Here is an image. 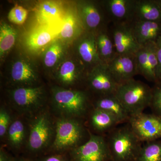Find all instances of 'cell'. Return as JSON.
<instances>
[{
  "label": "cell",
  "mask_w": 161,
  "mask_h": 161,
  "mask_svg": "<svg viewBox=\"0 0 161 161\" xmlns=\"http://www.w3.org/2000/svg\"><path fill=\"white\" fill-rule=\"evenodd\" d=\"M111 131L107 140L111 161H136L142 147V142L129 123Z\"/></svg>",
  "instance_id": "6da1fadb"
},
{
  "label": "cell",
  "mask_w": 161,
  "mask_h": 161,
  "mask_svg": "<svg viewBox=\"0 0 161 161\" xmlns=\"http://www.w3.org/2000/svg\"><path fill=\"white\" fill-rule=\"evenodd\" d=\"M115 95L132 116L142 113L150 106L152 88L133 78L119 84Z\"/></svg>",
  "instance_id": "7a4b0ae2"
},
{
  "label": "cell",
  "mask_w": 161,
  "mask_h": 161,
  "mask_svg": "<svg viewBox=\"0 0 161 161\" xmlns=\"http://www.w3.org/2000/svg\"><path fill=\"white\" fill-rule=\"evenodd\" d=\"M53 102L56 111L63 117L76 118L86 113L88 97L82 91L55 87L53 90Z\"/></svg>",
  "instance_id": "3957f363"
},
{
  "label": "cell",
  "mask_w": 161,
  "mask_h": 161,
  "mask_svg": "<svg viewBox=\"0 0 161 161\" xmlns=\"http://www.w3.org/2000/svg\"><path fill=\"white\" fill-rule=\"evenodd\" d=\"M54 139L52 149L56 151H63L80 146L85 130L82 124L76 118L63 117L57 121Z\"/></svg>",
  "instance_id": "277c9868"
},
{
  "label": "cell",
  "mask_w": 161,
  "mask_h": 161,
  "mask_svg": "<svg viewBox=\"0 0 161 161\" xmlns=\"http://www.w3.org/2000/svg\"><path fill=\"white\" fill-rule=\"evenodd\" d=\"M27 148L32 152L42 151L51 142L55 136V128L48 113L40 112L30 124Z\"/></svg>",
  "instance_id": "5b68a950"
},
{
  "label": "cell",
  "mask_w": 161,
  "mask_h": 161,
  "mask_svg": "<svg viewBox=\"0 0 161 161\" xmlns=\"http://www.w3.org/2000/svg\"><path fill=\"white\" fill-rule=\"evenodd\" d=\"M71 157L72 161H111L106 139L92 133L85 143L71 150Z\"/></svg>",
  "instance_id": "8992f818"
},
{
  "label": "cell",
  "mask_w": 161,
  "mask_h": 161,
  "mask_svg": "<svg viewBox=\"0 0 161 161\" xmlns=\"http://www.w3.org/2000/svg\"><path fill=\"white\" fill-rule=\"evenodd\" d=\"M10 97L18 110L32 113L40 110L43 105L45 94L41 86H23L12 90Z\"/></svg>",
  "instance_id": "52a82bcc"
},
{
  "label": "cell",
  "mask_w": 161,
  "mask_h": 161,
  "mask_svg": "<svg viewBox=\"0 0 161 161\" xmlns=\"http://www.w3.org/2000/svg\"><path fill=\"white\" fill-rule=\"evenodd\" d=\"M78 15L85 31L95 34L108 27L109 21L100 2L98 5L93 1H80L77 8Z\"/></svg>",
  "instance_id": "ba28073f"
},
{
  "label": "cell",
  "mask_w": 161,
  "mask_h": 161,
  "mask_svg": "<svg viewBox=\"0 0 161 161\" xmlns=\"http://www.w3.org/2000/svg\"><path fill=\"white\" fill-rule=\"evenodd\" d=\"M132 131L141 142H150L161 138V118L143 112L131 116L128 122Z\"/></svg>",
  "instance_id": "9c48e42d"
},
{
  "label": "cell",
  "mask_w": 161,
  "mask_h": 161,
  "mask_svg": "<svg viewBox=\"0 0 161 161\" xmlns=\"http://www.w3.org/2000/svg\"><path fill=\"white\" fill-rule=\"evenodd\" d=\"M86 80L91 90L99 97L115 94L119 85L111 75L108 65L103 63L88 72Z\"/></svg>",
  "instance_id": "30bf717a"
},
{
  "label": "cell",
  "mask_w": 161,
  "mask_h": 161,
  "mask_svg": "<svg viewBox=\"0 0 161 161\" xmlns=\"http://www.w3.org/2000/svg\"><path fill=\"white\" fill-rule=\"evenodd\" d=\"M110 31L117 54L135 55L142 46L136 39L131 23L112 25Z\"/></svg>",
  "instance_id": "8fae6325"
},
{
  "label": "cell",
  "mask_w": 161,
  "mask_h": 161,
  "mask_svg": "<svg viewBox=\"0 0 161 161\" xmlns=\"http://www.w3.org/2000/svg\"><path fill=\"white\" fill-rule=\"evenodd\" d=\"M107 65L118 84L133 79L134 76L138 75L136 54H117Z\"/></svg>",
  "instance_id": "7c38bea8"
},
{
  "label": "cell",
  "mask_w": 161,
  "mask_h": 161,
  "mask_svg": "<svg viewBox=\"0 0 161 161\" xmlns=\"http://www.w3.org/2000/svg\"><path fill=\"white\" fill-rule=\"evenodd\" d=\"M134 0H105L102 5L112 25L131 23Z\"/></svg>",
  "instance_id": "4fadbf2b"
},
{
  "label": "cell",
  "mask_w": 161,
  "mask_h": 161,
  "mask_svg": "<svg viewBox=\"0 0 161 161\" xmlns=\"http://www.w3.org/2000/svg\"><path fill=\"white\" fill-rule=\"evenodd\" d=\"M77 44V53L84 67L90 69V71L99 64L101 60L96 44L95 34L85 31L79 37Z\"/></svg>",
  "instance_id": "5bb4252c"
},
{
  "label": "cell",
  "mask_w": 161,
  "mask_h": 161,
  "mask_svg": "<svg viewBox=\"0 0 161 161\" xmlns=\"http://www.w3.org/2000/svg\"><path fill=\"white\" fill-rule=\"evenodd\" d=\"M51 27L41 25L29 32L24 40L27 50L33 53H38L53 42L57 34Z\"/></svg>",
  "instance_id": "9a60e30c"
},
{
  "label": "cell",
  "mask_w": 161,
  "mask_h": 161,
  "mask_svg": "<svg viewBox=\"0 0 161 161\" xmlns=\"http://www.w3.org/2000/svg\"><path fill=\"white\" fill-rule=\"evenodd\" d=\"M94 108L108 112L114 116L119 124L129 122L131 117L130 112L115 94L99 97L95 102Z\"/></svg>",
  "instance_id": "2e32d148"
},
{
  "label": "cell",
  "mask_w": 161,
  "mask_h": 161,
  "mask_svg": "<svg viewBox=\"0 0 161 161\" xmlns=\"http://www.w3.org/2000/svg\"><path fill=\"white\" fill-rule=\"evenodd\" d=\"M131 25L136 39L140 45L156 42L161 36V22L134 21Z\"/></svg>",
  "instance_id": "e0dca14e"
},
{
  "label": "cell",
  "mask_w": 161,
  "mask_h": 161,
  "mask_svg": "<svg viewBox=\"0 0 161 161\" xmlns=\"http://www.w3.org/2000/svg\"><path fill=\"white\" fill-rule=\"evenodd\" d=\"M132 18V22H161V10L156 0H134Z\"/></svg>",
  "instance_id": "ac0fdd59"
},
{
  "label": "cell",
  "mask_w": 161,
  "mask_h": 161,
  "mask_svg": "<svg viewBox=\"0 0 161 161\" xmlns=\"http://www.w3.org/2000/svg\"><path fill=\"white\" fill-rule=\"evenodd\" d=\"M12 81L20 87L32 86L38 80V75L32 66L26 60L16 61L11 68Z\"/></svg>",
  "instance_id": "d6986e66"
},
{
  "label": "cell",
  "mask_w": 161,
  "mask_h": 161,
  "mask_svg": "<svg viewBox=\"0 0 161 161\" xmlns=\"http://www.w3.org/2000/svg\"><path fill=\"white\" fill-rule=\"evenodd\" d=\"M95 36L100 60L108 64L117 54L110 29L107 27L95 33Z\"/></svg>",
  "instance_id": "ffe728a7"
},
{
  "label": "cell",
  "mask_w": 161,
  "mask_h": 161,
  "mask_svg": "<svg viewBox=\"0 0 161 161\" xmlns=\"http://www.w3.org/2000/svg\"><path fill=\"white\" fill-rule=\"evenodd\" d=\"M62 12L63 9L59 3L44 1L37 6L36 16L41 25L51 26L60 19Z\"/></svg>",
  "instance_id": "44dd1931"
},
{
  "label": "cell",
  "mask_w": 161,
  "mask_h": 161,
  "mask_svg": "<svg viewBox=\"0 0 161 161\" xmlns=\"http://www.w3.org/2000/svg\"><path fill=\"white\" fill-rule=\"evenodd\" d=\"M85 31L78 11H69L64 15L60 32V38L64 40L79 38Z\"/></svg>",
  "instance_id": "7402d4cb"
},
{
  "label": "cell",
  "mask_w": 161,
  "mask_h": 161,
  "mask_svg": "<svg viewBox=\"0 0 161 161\" xmlns=\"http://www.w3.org/2000/svg\"><path fill=\"white\" fill-rule=\"evenodd\" d=\"M90 122L93 129L100 132L111 131L119 124L117 119L108 112L95 108L90 115Z\"/></svg>",
  "instance_id": "603a6c76"
},
{
  "label": "cell",
  "mask_w": 161,
  "mask_h": 161,
  "mask_svg": "<svg viewBox=\"0 0 161 161\" xmlns=\"http://www.w3.org/2000/svg\"><path fill=\"white\" fill-rule=\"evenodd\" d=\"M6 136L11 148L16 150L20 149L26 140V128L23 121L20 119L13 120Z\"/></svg>",
  "instance_id": "cb8c5ba5"
},
{
  "label": "cell",
  "mask_w": 161,
  "mask_h": 161,
  "mask_svg": "<svg viewBox=\"0 0 161 161\" xmlns=\"http://www.w3.org/2000/svg\"><path fill=\"white\" fill-rule=\"evenodd\" d=\"M78 66L73 61H64L58 71V80L64 85H74L82 78L84 69H80Z\"/></svg>",
  "instance_id": "d4e9b609"
},
{
  "label": "cell",
  "mask_w": 161,
  "mask_h": 161,
  "mask_svg": "<svg viewBox=\"0 0 161 161\" xmlns=\"http://www.w3.org/2000/svg\"><path fill=\"white\" fill-rule=\"evenodd\" d=\"M17 32L13 26L4 22L0 26V55L3 57L14 46Z\"/></svg>",
  "instance_id": "484cf974"
},
{
  "label": "cell",
  "mask_w": 161,
  "mask_h": 161,
  "mask_svg": "<svg viewBox=\"0 0 161 161\" xmlns=\"http://www.w3.org/2000/svg\"><path fill=\"white\" fill-rule=\"evenodd\" d=\"M136 161H161V141L148 142L142 147Z\"/></svg>",
  "instance_id": "4316f807"
},
{
  "label": "cell",
  "mask_w": 161,
  "mask_h": 161,
  "mask_svg": "<svg viewBox=\"0 0 161 161\" xmlns=\"http://www.w3.org/2000/svg\"><path fill=\"white\" fill-rule=\"evenodd\" d=\"M148 49V68L146 78L148 81L157 82L156 74L158 61L156 42H150L146 43Z\"/></svg>",
  "instance_id": "83f0119b"
},
{
  "label": "cell",
  "mask_w": 161,
  "mask_h": 161,
  "mask_svg": "<svg viewBox=\"0 0 161 161\" xmlns=\"http://www.w3.org/2000/svg\"><path fill=\"white\" fill-rule=\"evenodd\" d=\"M64 48L62 43L55 40L47 47L44 55V63L46 67H53L63 55Z\"/></svg>",
  "instance_id": "f1b7e54d"
},
{
  "label": "cell",
  "mask_w": 161,
  "mask_h": 161,
  "mask_svg": "<svg viewBox=\"0 0 161 161\" xmlns=\"http://www.w3.org/2000/svg\"><path fill=\"white\" fill-rule=\"evenodd\" d=\"M136 66L138 75L147 78L148 68V49L147 44L142 45L136 54Z\"/></svg>",
  "instance_id": "f546056e"
},
{
  "label": "cell",
  "mask_w": 161,
  "mask_h": 161,
  "mask_svg": "<svg viewBox=\"0 0 161 161\" xmlns=\"http://www.w3.org/2000/svg\"><path fill=\"white\" fill-rule=\"evenodd\" d=\"M152 88V98L150 106L155 112V115L161 118V81L155 82Z\"/></svg>",
  "instance_id": "4dcf8cb0"
},
{
  "label": "cell",
  "mask_w": 161,
  "mask_h": 161,
  "mask_svg": "<svg viewBox=\"0 0 161 161\" xmlns=\"http://www.w3.org/2000/svg\"><path fill=\"white\" fill-rule=\"evenodd\" d=\"M28 11L23 6H16L10 9L8 14V19L11 23L21 25L26 21Z\"/></svg>",
  "instance_id": "1f68e13d"
},
{
  "label": "cell",
  "mask_w": 161,
  "mask_h": 161,
  "mask_svg": "<svg viewBox=\"0 0 161 161\" xmlns=\"http://www.w3.org/2000/svg\"><path fill=\"white\" fill-rule=\"evenodd\" d=\"M12 121L8 111L5 108L1 107L0 109V136L1 138L6 136Z\"/></svg>",
  "instance_id": "d6a6232c"
},
{
  "label": "cell",
  "mask_w": 161,
  "mask_h": 161,
  "mask_svg": "<svg viewBox=\"0 0 161 161\" xmlns=\"http://www.w3.org/2000/svg\"><path fill=\"white\" fill-rule=\"evenodd\" d=\"M157 48L158 58V64L157 71V82L161 81V36L156 41Z\"/></svg>",
  "instance_id": "836d02e7"
},
{
  "label": "cell",
  "mask_w": 161,
  "mask_h": 161,
  "mask_svg": "<svg viewBox=\"0 0 161 161\" xmlns=\"http://www.w3.org/2000/svg\"><path fill=\"white\" fill-rule=\"evenodd\" d=\"M39 161H67L66 158L61 154H54L48 156Z\"/></svg>",
  "instance_id": "e575fe53"
},
{
  "label": "cell",
  "mask_w": 161,
  "mask_h": 161,
  "mask_svg": "<svg viewBox=\"0 0 161 161\" xmlns=\"http://www.w3.org/2000/svg\"><path fill=\"white\" fill-rule=\"evenodd\" d=\"M14 159L8 153L1 149L0 150V161H14Z\"/></svg>",
  "instance_id": "d590c367"
},
{
  "label": "cell",
  "mask_w": 161,
  "mask_h": 161,
  "mask_svg": "<svg viewBox=\"0 0 161 161\" xmlns=\"http://www.w3.org/2000/svg\"><path fill=\"white\" fill-rule=\"evenodd\" d=\"M14 161H33L30 159L26 158H19L18 159H14Z\"/></svg>",
  "instance_id": "8d00e7d4"
},
{
  "label": "cell",
  "mask_w": 161,
  "mask_h": 161,
  "mask_svg": "<svg viewBox=\"0 0 161 161\" xmlns=\"http://www.w3.org/2000/svg\"><path fill=\"white\" fill-rule=\"evenodd\" d=\"M156 1L161 10V0H156Z\"/></svg>",
  "instance_id": "74e56055"
}]
</instances>
